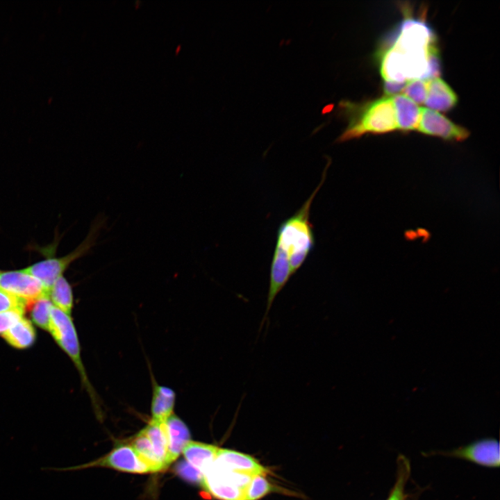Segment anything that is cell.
Masks as SVG:
<instances>
[{
    "label": "cell",
    "mask_w": 500,
    "mask_h": 500,
    "mask_svg": "<svg viewBox=\"0 0 500 500\" xmlns=\"http://www.w3.org/2000/svg\"><path fill=\"white\" fill-rule=\"evenodd\" d=\"M215 460L230 469L251 476H267L269 472L267 468L252 456L235 450L219 448Z\"/></svg>",
    "instance_id": "obj_12"
},
{
    "label": "cell",
    "mask_w": 500,
    "mask_h": 500,
    "mask_svg": "<svg viewBox=\"0 0 500 500\" xmlns=\"http://www.w3.org/2000/svg\"><path fill=\"white\" fill-rule=\"evenodd\" d=\"M167 440L168 449L167 465L175 461L185 444L190 440V433L185 422L174 414L164 422Z\"/></svg>",
    "instance_id": "obj_11"
},
{
    "label": "cell",
    "mask_w": 500,
    "mask_h": 500,
    "mask_svg": "<svg viewBox=\"0 0 500 500\" xmlns=\"http://www.w3.org/2000/svg\"><path fill=\"white\" fill-rule=\"evenodd\" d=\"M418 131L447 140L461 141L469 136L467 129L461 127L433 110L422 108Z\"/></svg>",
    "instance_id": "obj_9"
},
{
    "label": "cell",
    "mask_w": 500,
    "mask_h": 500,
    "mask_svg": "<svg viewBox=\"0 0 500 500\" xmlns=\"http://www.w3.org/2000/svg\"><path fill=\"white\" fill-rule=\"evenodd\" d=\"M26 306L30 308L31 317L33 323L40 328L49 331L51 311L53 308V303L49 294L40 297Z\"/></svg>",
    "instance_id": "obj_20"
},
{
    "label": "cell",
    "mask_w": 500,
    "mask_h": 500,
    "mask_svg": "<svg viewBox=\"0 0 500 500\" xmlns=\"http://www.w3.org/2000/svg\"><path fill=\"white\" fill-rule=\"evenodd\" d=\"M328 165L321 181L297 212L283 222L277 231L276 243L272 260L269 288L280 292L302 266L315 247L313 226L310 220V208L326 179Z\"/></svg>",
    "instance_id": "obj_2"
},
{
    "label": "cell",
    "mask_w": 500,
    "mask_h": 500,
    "mask_svg": "<svg viewBox=\"0 0 500 500\" xmlns=\"http://www.w3.org/2000/svg\"><path fill=\"white\" fill-rule=\"evenodd\" d=\"M0 273H1V271H0Z\"/></svg>",
    "instance_id": "obj_28"
},
{
    "label": "cell",
    "mask_w": 500,
    "mask_h": 500,
    "mask_svg": "<svg viewBox=\"0 0 500 500\" xmlns=\"http://www.w3.org/2000/svg\"><path fill=\"white\" fill-rule=\"evenodd\" d=\"M428 81L423 79L409 81L407 82L402 92H403L405 96L415 103H423L426 98Z\"/></svg>",
    "instance_id": "obj_23"
},
{
    "label": "cell",
    "mask_w": 500,
    "mask_h": 500,
    "mask_svg": "<svg viewBox=\"0 0 500 500\" xmlns=\"http://www.w3.org/2000/svg\"><path fill=\"white\" fill-rule=\"evenodd\" d=\"M0 288L22 300L26 307L40 297L49 294L42 282L25 268L1 272Z\"/></svg>",
    "instance_id": "obj_8"
},
{
    "label": "cell",
    "mask_w": 500,
    "mask_h": 500,
    "mask_svg": "<svg viewBox=\"0 0 500 500\" xmlns=\"http://www.w3.org/2000/svg\"><path fill=\"white\" fill-rule=\"evenodd\" d=\"M339 108L348 125L338 142L356 139L366 133H385L398 129L392 97L363 103L342 101Z\"/></svg>",
    "instance_id": "obj_3"
},
{
    "label": "cell",
    "mask_w": 500,
    "mask_h": 500,
    "mask_svg": "<svg viewBox=\"0 0 500 500\" xmlns=\"http://www.w3.org/2000/svg\"><path fill=\"white\" fill-rule=\"evenodd\" d=\"M99 467H108L133 474L151 473L149 466L130 444H119L104 456L85 464L63 468H51V469L64 472Z\"/></svg>",
    "instance_id": "obj_7"
},
{
    "label": "cell",
    "mask_w": 500,
    "mask_h": 500,
    "mask_svg": "<svg viewBox=\"0 0 500 500\" xmlns=\"http://www.w3.org/2000/svg\"><path fill=\"white\" fill-rule=\"evenodd\" d=\"M457 101L456 94L441 78L436 77L428 81L427 94L424 101L428 108L446 112L452 109Z\"/></svg>",
    "instance_id": "obj_14"
},
{
    "label": "cell",
    "mask_w": 500,
    "mask_h": 500,
    "mask_svg": "<svg viewBox=\"0 0 500 500\" xmlns=\"http://www.w3.org/2000/svg\"><path fill=\"white\" fill-rule=\"evenodd\" d=\"M49 331L72 360L79 373L82 385L89 394L96 414L101 416V400L88 377L81 359L79 340L71 316L53 306Z\"/></svg>",
    "instance_id": "obj_4"
},
{
    "label": "cell",
    "mask_w": 500,
    "mask_h": 500,
    "mask_svg": "<svg viewBox=\"0 0 500 500\" xmlns=\"http://www.w3.org/2000/svg\"><path fill=\"white\" fill-rule=\"evenodd\" d=\"M143 431L151 444L158 462L165 470L168 467L166 462L168 440L164 422L151 419L149 424L143 428Z\"/></svg>",
    "instance_id": "obj_18"
},
{
    "label": "cell",
    "mask_w": 500,
    "mask_h": 500,
    "mask_svg": "<svg viewBox=\"0 0 500 500\" xmlns=\"http://www.w3.org/2000/svg\"><path fill=\"white\" fill-rule=\"evenodd\" d=\"M49 297L55 307L71 316L73 308L72 288L63 276L52 285L49 290Z\"/></svg>",
    "instance_id": "obj_19"
},
{
    "label": "cell",
    "mask_w": 500,
    "mask_h": 500,
    "mask_svg": "<svg viewBox=\"0 0 500 500\" xmlns=\"http://www.w3.org/2000/svg\"><path fill=\"white\" fill-rule=\"evenodd\" d=\"M25 302L0 288V312L14 309L25 310Z\"/></svg>",
    "instance_id": "obj_25"
},
{
    "label": "cell",
    "mask_w": 500,
    "mask_h": 500,
    "mask_svg": "<svg viewBox=\"0 0 500 500\" xmlns=\"http://www.w3.org/2000/svg\"><path fill=\"white\" fill-rule=\"evenodd\" d=\"M397 464V480L386 500H406L405 487L410 476V463L405 457L400 456Z\"/></svg>",
    "instance_id": "obj_21"
},
{
    "label": "cell",
    "mask_w": 500,
    "mask_h": 500,
    "mask_svg": "<svg viewBox=\"0 0 500 500\" xmlns=\"http://www.w3.org/2000/svg\"><path fill=\"white\" fill-rule=\"evenodd\" d=\"M152 398L151 402V420L164 422L173 413L176 394L173 389L160 385L151 371Z\"/></svg>",
    "instance_id": "obj_13"
},
{
    "label": "cell",
    "mask_w": 500,
    "mask_h": 500,
    "mask_svg": "<svg viewBox=\"0 0 500 500\" xmlns=\"http://www.w3.org/2000/svg\"><path fill=\"white\" fill-rule=\"evenodd\" d=\"M392 99L398 129L403 131L417 129L422 108L404 94H396L392 97Z\"/></svg>",
    "instance_id": "obj_15"
},
{
    "label": "cell",
    "mask_w": 500,
    "mask_h": 500,
    "mask_svg": "<svg viewBox=\"0 0 500 500\" xmlns=\"http://www.w3.org/2000/svg\"><path fill=\"white\" fill-rule=\"evenodd\" d=\"M104 223L105 219L103 217L96 219L84 240L68 254L61 257H47L26 267L25 269L39 279L49 293L52 285L58 278L63 276L68 267L76 260L86 255L95 244Z\"/></svg>",
    "instance_id": "obj_5"
},
{
    "label": "cell",
    "mask_w": 500,
    "mask_h": 500,
    "mask_svg": "<svg viewBox=\"0 0 500 500\" xmlns=\"http://www.w3.org/2000/svg\"><path fill=\"white\" fill-rule=\"evenodd\" d=\"M219 449L215 445L190 440L182 453L185 460L204 475L213 462Z\"/></svg>",
    "instance_id": "obj_16"
},
{
    "label": "cell",
    "mask_w": 500,
    "mask_h": 500,
    "mask_svg": "<svg viewBox=\"0 0 500 500\" xmlns=\"http://www.w3.org/2000/svg\"><path fill=\"white\" fill-rule=\"evenodd\" d=\"M451 455L490 467H497L500 462L499 444L494 439L476 441L453 451Z\"/></svg>",
    "instance_id": "obj_10"
},
{
    "label": "cell",
    "mask_w": 500,
    "mask_h": 500,
    "mask_svg": "<svg viewBox=\"0 0 500 500\" xmlns=\"http://www.w3.org/2000/svg\"><path fill=\"white\" fill-rule=\"evenodd\" d=\"M437 40L422 19L405 18L386 40L379 53V68L384 81L405 83L431 80L441 72Z\"/></svg>",
    "instance_id": "obj_1"
},
{
    "label": "cell",
    "mask_w": 500,
    "mask_h": 500,
    "mask_svg": "<svg viewBox=\"0 0 500 500\" xmlns=\"http://www.w3.org/2000/svg\"><path fill=\"white\" fill-rule=\"evenodd\" d=\"M406 83L407 82L384 81V93L386 97L398 94L399 92L403 91Z\"/></svg>",
    "instance_id": "obj_27"
},
{
    "label": "cell",
    "mask_w": 500,
    "mask_h": 500,
    "mask_svg": "<svg viewBox=\"0 0 500 500\" xmlns=\"http://www.w3.org/2000/svg\"><path fill=\"white\" fill-rule=\"evenodd\" d=\"M266 475H254L247 487L245 500H258L274 490L273 485L266 478Z\"/></svg>",
    "instance_id": "obj_22"
},
{
    "label": "cell",
    "mask_w": 500,
    "mask_h": 500,
    "mask_svg": "<svg viewBox=\"0 0 500 500\" xmlns=\"http://www.w3.org/2000/svg\"><path fill=\"white\" fill-rule=\"evenodd\" d=\"M253 476L230 469L215 460L203 475L201 486L218 500H245L249 483Z\"/></svg>",
    "instance_id": "obj_6"
},
{
    "label": "cell",
    "mask_w": 500,
    "mask_h": 500,
    "mask_svg": "<svg viewBox=\"0 0 500 500\" xmlns=\"http://www.w3.org/2000/svg\"><path fill=\"white\" fill-rule=\"evenodd\" d=\"M5 341L17 349H26L35 343L36 331L31 322L22 317L2 335Z\"/></svg>",
    "instance_id": "obj_17"
},
{
    "label": "cell",
    "mask_w": 500,
    "mask_h": 500,
    "mask_svg": "<svg viewBox=\"0 0 500 500\" xmlns=\"http://www.w3.org/2000/svg\"><path fill=\"white\" fill-rule=\"evenodd\" d=\"M24 310L14 309L0 312V335H3L12 326L23 317Z\"/></svg>",
    "instance_id": "obj_26"
},
{
    "label": "cell",
    "mask_w": 500,
    "mask_h": 500,
    "mask_svg": "<svg viewBox=\"0 0 500 500\" xmlns=\"http://www.w3.org/2000/svg\"><path fill=\"white\" fill-rule=\"evenodd\" d=\"M176 473L182 478L191 483L201 485L203 474L186 460H181L175 467Z\"/></svg>",
    "instance_id": "obj_24"
}]
</instances>
